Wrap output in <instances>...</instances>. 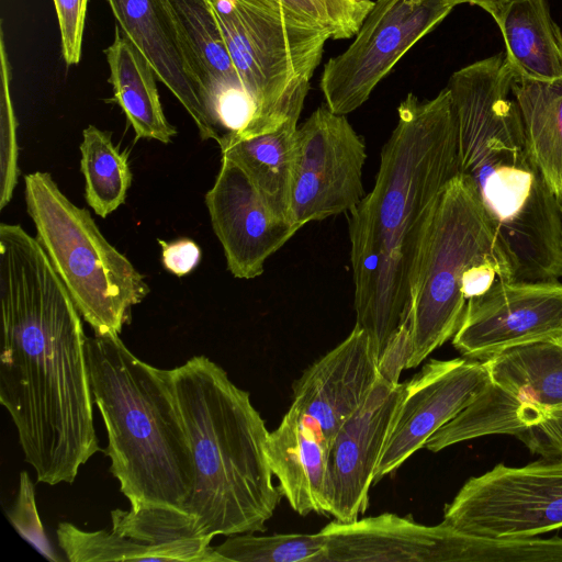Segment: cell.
I'll return each mask as SVG.
<instances>
[{"mask_svg":"<svg viewBox=\"0 0 562 562\" xmlns=\"http://www.w3.org/2000/svg\"><path fill=\"white\" fill-rule=\"evenodd\" d=\"M0 401L37 482L72 483L100 446L81 315L36 238L0 225Z\"/></svg>","mask_w":562,"mask_h":562,"instance_id":"1","label":"cell"},{"mask_svg":"<svg viewBox=\"0 0 562 562\" xmlns=\"http://www.w3.org/2000/svg\"><path fill=\"white\" fill-rule=\"evenodd\" d=\"M459 173L458 130L449 89L408 93L384 144L372 190L348 212L356 325L376 362L408 318L409 271L427 218Z\"/></svg>","mask_w":562,"mask_h":562,"instance_id":"2","label":"cell"},{"mask_svg":"<svg viewBox=\"0 0 562 562\" xmlns=\"http://www.w3.org/2000/svg\"><path fill=\"white\" fill-rule=\"evenodd\" d=\"M505 53L454 71L448 82L459 172L472 183L506 256L513 281L562 277V209L525 135Z\"/></svg>","mask_w":562,"mask_h":562,"instance_id":"3","label":"cell"},{"mask_svg":"<svg viewBox=\"0 0 562 562\" xmlns=\"http://www.w3.org/2000/svg\"><path fill=\"white\" fill-rule=\"evenodd\" d=\"M169 371L194 467L182 509L212 538L265 531L282 493L268 460L269 431L249 393L205 356Z\"/></svg>","mask_w":562,"mask_h":562,"instance_id":"4","label":"cell"},{"mask_svg":"<svg viewBox=\"0 0 562 562\" xmlns=\"http://www.w3.org/2000/svg\"><path fill=\"white\" fill-rule=\"evenodd\" d=\"M93 401L103 419L110 472L131 505L183 508L194 484L191 447L170 371L138 359L119 336L87 338Z\"/></svg>","mask_w":562,"mask_h":562,"instance_id":"5","label":"cell"},{"mask_svg":"<svg viewBox=\"0 0 562 562\" xmlns=\"http://www.w3.org/2000/svg\"><path fill=\"white\" fill-rule=\"evenodd\" d=\"M491 257L512 270L471 181L459 172L434 205L412 261V351L406 369L419 366L454 336L467 306L462 277L471 266Z\"/></svg>","mask_w":562,"mask_h":562,"instance_id":"6","label":"cell"},{"mask_svg":"<svg viewBox=\"0 0 562 562\" xmlns=\"http://www.w3.org/2000/svg\"><path fill=\"white\" fill-rule=\"evenodd\" d=\"M26 210L36 239L95 336H119L149 286L132 262L101 234L48 172L24 177Z\"/></svg>","mask_w":562,"mask_h":562,"instance_id":"7","label":"cell"},{"mask_svg":"<svg viewBox=\"0 0 562 562\" xmlns=\"http://www.w3.org/2000/svg\"><path fill=\"white\" fill-rule=\"evenodd\" d=\"M256 114L258 135L301 112L329 31L272 0H205Z\"/></svg>","mask_w":562,"mask_h":562,"instance_id":"8","label":"cell"},{"mask_svg":"<svg viewBox=\"0 0 562 562\" xmlns=\"http://www.w3.org/2000/svg\"><path fill=\"white\" fill-rule=\"evenodd\" d=\"M483 362L488 384L424 448L438 452L463 441L508 435L542 458L562 457V339L514 347Z\"/></svg>","mask_w":562,"mask_h":562,"instance_id":"9","label":"cell"},{"mask_svg":"<svg viewBox=\"0 0 562 562\" xmlns=\"http://www.w3.org/2000/svg\"><path fill=\"white\" fill-rule=\"evenodd\" d=\"M442 522L462 532L508 539L562 528V457L521 467L499 463L470 477L445 506Z\"/></svg>","mask_w":562,"mask_h":562,"instance_id":"10","label":"cell"},{"mask_svg":"<svg viewBox=\"0 0 562 562\" xmlns=\"http://www.w3.org/2000/svg\"><path fill=\"white\" fill-rule=\"evenodd\" d=\"M461 0H376L353 42L324 66L319 87L326 105L346 115L360 108L378 83Z\"/></svg>","mask_w":562,"mask_h":562,"instance_id":"11","label":"cell"},{"mask_svg":"<svg viewBox=\"0 0 562 562\" xmlns=\"http://www.w3.org/2000/svg\"><path fill=\"white\" fill-rule=\"evenodd\" d=\"M367 159L361 136L346 115L318 106L296 132L291 188V221L310 222L350 212L364 196L362 169Z\"/></svg>","mask_w":562,"mask_h":562,"instance_id":"12","label":"cell"},{"mask_svg":"<svg viewBox=\"0 0 562 562\" xmlns=\"http://www.w3.org/2000/svg\"><path fill=\"white\" fill-rule=\"evenodd\" d=\"M562 339V282L498 279L470 299L453 347L462 357L484 361L507 349Z\"/></svg>","mask_w":562,"mask_h":562,"instance_id":"13","label":"cell"},{"mask_svg":"<svg viewBox=\"0 0 562 562\" xmlns=\"http://www.w3.org/2000/svg\"><path fill=\"white\" fill-rule=\"evenodd\" d=\"M490 382L483 361L431 359L404 382L403 396L392 422L373 484L397 470L424 448L441 427L465 409Z\"/></svg>","mask_w":562,"mask_h":562,"instance_id":"14","label":"cell"},{"mask_svg":"<svg viewBox=\"0 0 562 562\" xmlns=\"http://www.w3.org/2000/svg\"><path fill=\"white\" fill-rule=\"evenodd\" d=\"M205 204L227 268L238 279L262 274L266 260L300 229L278 215L248 175L226 157Z\"/></svg>","mask_w":562,"mask_h":562,"instance_id":"15","label":"cell"},{"mask_svg":"<svg viewBox=\"0 0 562 562\" xmlns=\"http://www.w3.org/2000/svg\"><path fill=\"white\" fill-rule=\"evenodd\" d=\"M404 383L378 378L361 406L330 442L327 464L329 515L341 522L364 514L374 471L403 396Z\"/></svg>","mask_w":562,"mask_h":562,"instance_id":"16","label":"cell"},{"mask_svg":"<svg viewBox=\"0 0 562 562\" xmlns=\"http://www.w3.org/2000/svg\"><path fill=\"white\" fill-rule=\"evenodd\" d=\"M204 92L213 139L220 148L258 135L254 106L205 0H167Z\"/></svg>","mask_w":562,"mask_h":562,"instance_id":"17","label":"cell"},{"mask_svg":"<svg viewBox=\"0 0 562 562\" xmlns=\"http://www.w3.org/2000/svg\"><path fill=\"white\" fill-rule=\"evenodd\" d=\"M379 378L367 333L350 334L322 356L293 383L292 408L317 423L331 442L339 428L361 406Z\"/></svg>","mask_w":562,"mask_h":562,"instance_id":"18","label":"cell"},{"mask_svg":"<svg viewBox=\"0 0 562 562\" xmlns=\"http://www.w3.org/2000/svg\"><path fill=\"white\" fill-rule=\"evenodd\" d=\"M321 532L326 549L317 562H454L457 530L383 513L349 522L333 520Z\"/></svg>","mask_w":562,"mask_h":562,"instance_id":"19","label":"cell"},{"mask_svg":"<svg viewBox=\"0 0 562 562\" xmlns=\"http://www.w3.org/2000/svg\"><path fill=\"white\" fill-rule=\"evenodd\" d=\"M120 30L156 77L194 121L202 139H213L202 86L167 0H105Z\"/></svg>","mask_w":562,"mask_h":562,"instance_id":"20","label":"cell"},{"mask_svg":"<svg viewBox=\"0 0 562 562\" xmlns=\"http://www.w3.org/2000/svg\"><path fill=\"white\" fill-rule=\"evenodd\" d=\"M330 441L319 425L290 407L269 431L267 454L279 488L301 516H329L327 464Z\"/></svg>","mask_w":562,"mask_h":562,"instance_id":"21","label":"cell"},{"mask_svg":"<svg viewBox=\"0 0 562 562\" xmlns=\"http://www.w3.org/2000/svg\"><path fill=\"white\" fill-rule=\"evenodd\" d=\"M515 77L562 79V32L547 0H508L494 18Z\"/></svg>","mask_w":562,"mask_h":562,"instance_id":"22","label":"cell"},{"mask_svg":"<svg viewBox=\"0 0 562 562\" xmlns=\"http://www.w3.org/2000/svg\"><path fill=\"white\" fill-rule=\"evenodd\" d=\"M113 99L124 112L137 138L170 143L177 130L168 122L159 98L155 72L134 43L115 27L104 50Z\"/></svg>","mask_w":562,"mask_h":562,"instance_id":"23","label":"cell"},{"mask_svg":"<svg viewBox=\"0 0 562 562\" xmlns=\"http://www.w3.org/2000/svg\"><path fill=\"white\" fill-rule=\"evenodd\" d=\"M300 114H291L270 132L233 142L221 149L222 157L236 162L273 211L291 223V188Z\"/></svg>","mask_w":562,"mask_h":562,"instance_id":"24","label":"cell"},{"mask_svg":"<svg viewBox=\"0 0 562 562\" xmlns=\"http://www.w3.org/2000/svg\"><path fill=\"white\" fill-rule=\"evenodd\" d=\"M512 95L531 155L562 209V79L515 77Z\"/></svg>","mask_w":562,"mask_h":562,"instance_id":"25","label":"cell"},{"mask_svg":"<svg viewBox=\"0 0 562 562\" xmlns=\"http://www.w3.org/2000/svg\"><path fill=\"white\" fill-rule=\"evenodd\" d=\"M112 530L171 552L177 562H226L195 518L181 508L137 503L130 509L111 512Z\"/></svg>","mask_w":562,"mask_h":562,"instance_id":"26","label":"cell"},{"mask_svg":"<svg viewBox=\"0 0 562 562\" xmlns=\"http://www.w3.org/2000/svg\"><path fill=\"white\" fill-rule=\"evenodd\" d=\"M80 153L87 203L104 218L125 202L132 184L127 154L113 144L110 132L93 125L82 132Z\"/></svg>","mask_w":562,"mask_h":562,"instance_id":"27","label":"cell"},{"mask_svg":"<svg viewBox=\"0 0 562 562\" xmlns=\"http://www.w3.org/2000/svg\"><path fill=\"white\" fill-rule=\"evenodd\" d=\"M56 535L59 548L71 562H177L171 552L125 537L112 529L87 531L63 521L58 525Z\"/></svg>","mask_w":562,"mask_h":562,"instance_id":"28","label":"cell"},{"mask_svg":"<svg viewBox=\"0 0 562 562\" xmlns=\"http://www.w3.org/2000/svg\"><path fill=\"white\" fill-rule=\"evenodd\" d=\"M325 549L326 539L321 531L271 536L239 533L228 536L215 547L226 562H317Z\"/></svg>","mask_w":562,"mask_h":562,"instance_id":"29","label":"cell"},{"mask_svg":"<svg viewBox=\"0 0 562 562\" xmlns=\"http://www.w3.org/2000/svg\"><path fill=\"white\" fill-rule=\"evenodd\" d=\"M1 55V178L0 209L11 200L18 179L16 120L10 95V64L4 45L3 31L0 38Z\"/></svg>","mask_w":562,"mask_h":562,"instance_id":"30","label":"cell"},{"mask_svg":"<svg viewBox=\"0 0 562 562\" xmlns=\"http://www.w3.org/2000/svg\"><path fill=\"white\" fill-rule=\"evenodd\" d=\"M7 514L19 535L40 554L53 562L63 560L44 530L36 507L34 484L25 471L20 474L16 498Z\"/></svg>","mask_w":562,"mask_h":562,"instance_id":"31","label":"cell"},{"mask_svg":"<svg viewBox=\"0 0 562 562\" xmlns=\"http://www.w3.org/2000/svg\"><path fill=\"white\" fill-rule=\"evenodd\" d=\"M59 33L61 56L67 66L81 59L83 30L89 0H53Z\"/></svg>","mask_w":562,"mask_h":562,"instance_id":"32","label":"cell"},{"mask_svg":"<svg viewBox=\"0 0 562 562\" xmlns=\"http://www.w3.org/2000/svg\"><path fill=\"white\" fill-rule=\"evenodd\" d=\"M324 14L331 40L352 37L372 7L358 5L349 0H313Z\"/></svg>","mask_w":562,"mask_h":562,"instance_id":"33","label":"cell"},{"mask_svg":"<svg viewBox=\"0 0 562 562\" xmlns=\"http://www.w3.org/2000/svg\"><path fill=\"white\" fill-rule=\"evenodd\" d=\"M412 351V338L408 318L393 333L379 360V376L391 384H400V376L406 369Z\"/></svg>","mask_w":562,"mask_h":562,"instance_id":"34","label":"cell"},{"mask_svg":"<svg viewBox=\"0 0 562 562\" xmlns=\"http://www.w3.org/2000/svg\"><path fill=\"white\" fill-rule=\"evenodd\" d=\"M161 246V260L164 267L171 273L182 277L191 272L200 262L201 249L189 238H181L170 243L158 239Z\"/></svg>","mask_w":562,"mask_h":562,"instance_id":"35","label":"cell"},{"mask_svg":"<svg viewBox=\"0 0 562 562\" xmlns=\"http://www.w3.org/2000/svg\"><path fill=\"white\" fill-rule=\"evenodd\" d=\"M294 15L316 23L329 31L327 21L313 0H272ZM330 33V31H329ZM331 35V34H330Z\"/></svg>","mask_w":562,"mask_h":562,"instance_id":"36","label":"cell"},{"mask_svg":"<svg viewBox=\"0 0 562 562\" xmlns=\"http://www.w3.org/2000/svg\"><path fill=\"white\" fill-rule=\"evenodd\" d=\"M508 0H461L462 3L477 5L485 10L493 19L498 13L502 5Z\"/></svg>","mask_w":562,"mask_h":562,"instance_id":"37","label":"cell"},{"mask_svg":"<svg viewBox=\"0 0 562 562\" xmlns=\"http://www.w3.org/2000/svg\"><path fill=\"white\" fill-rule=\"evenodd\" d=\"M349 1L355 4L363 5V7H372L374 3V1H371V0H349Z\"/></svg>","mask_w":562,"mask_h":562,"instance_id":"38","label":"cell"}]
</instances>
